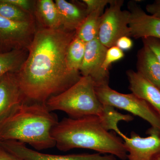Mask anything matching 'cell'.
Returning a JSON list of instances; mask_svg holds the SVG:
<instances>
[{
	"label": "cell",
	"mask_w": 160,
	"mask_h": 160,
	"mask_svg": "<svg viewBox=\"0 0 160 160\" xmlns=\"http://www.w3.org/2000/svg\"><path fill=\"white\" fill-rule=\"evenodd\" d=\"M76 31L62 28L38 27L28 56L16 72L27 102L46 104L52 97L66 91L82 76L69 71L66 57Z\"/></svg>",
	"instance_id": "1"
},
{
	"label": "cell",
	"mask_w": 160,
	"mask_h": 160,
	"mask_svg": "<svg viewBox=\"0 0 160 160\" xmlns=\"http://www.w3.org/2000/svg\"><path fill=\"white\" fill-rule=\"evenodd\" d=\"M51 135L61 151L82 148L112 155L121 160L127 159L122 140L108 131L98 116L65 118L52 129Z\"/></svg>",
	"instance_id": "2"
},
{
	"label": "cell",
	"mask_w": 160,
	"mask_h": 160,
	"mask_svg": "<svg viewBox=\"0 0 160 160\" xmlns=\"http://www.w3.org/2000/svg\"><path fill=\"white\" fill-rule=\"evenodd\" d=\"M58 122L46 104L23 103L0 122V142L16 141L38 150L50 149L56 146L51 131Z\"/></svg>",
	"instance_id": "3"
},
{
	"label": "cell",
	"mask_w": 160,
	"mask_h": 160,
	"mask_svg": "<svg viewBox=\"0 0 160 160\" xmlns=\"http://www.w3.org/2000/svg\"><path fill=\"white\" fill-rule=\"evenodd\" d=\"M95 84L89 76H82L75 84L60 94L50 98L46 103L49 111L64 112L72 118L95 116L102 118L106 105L98 98Z\"/></svg>",
	"instance_id": "4"
},
{
	"label": "cell",
	"mask_w": 160,
	"mask_h": 160,
	"mask_svg": "<svg viewBox=\"0 0 160 160\" xmlns=\"http://www.w3.org/2000/svg\"><path fill=\"white\" fill-rule=\"evenodd\" d=\"M98 98L104 105L126 110L147 121L151 127L160 130V116L145 100L134 93L124 94L111 89L109 85L95 86Z\"/></svg>",
	"instance_id": "5"
},
{
	"label": "cell",
	"mask_w": 160,
	"mask_h": 160,
	"mask_svg": "<svg viewBox=\"0 0 160 160\" xmlns=\"http://www.w3.org/2000/svg\"><path fill=\"white\" fill-rule=\"evenodd\" d=\"M122 0H112L101 17L98 38L103 45L109 48L115 46L119 38L130 37V12L122 10Z\"/></svg>",
	"instance_id": "6"
},
{
	"label": "cell",
	"mask_w": 160,
	"mask_h": 160,
	"mask_svg": "<svg viewBox=\"0 0 160 160\" xmlns=\"http://www.w3.org/2000/svg\"><path fill=\"white\" fill-rule=\"evenodd\" d=\"M37 29L36 21L22 22L0 16V53L28 50Z\"/></svg>",
	"instance_id": "7"
},
{
	"label": "cell",
	"mask_w": 160,
	"mask_h": 160,
	"mask_svg": "<svg viewBox=\"0 0 160 160\" xmlns=\"http://www.w3.org/2000/svg\"><path fill=\"white\" fill-rule=\"evenodd\" d=\"M147 137H142L132 132L130 137L121 132L119 134L122 139L129 160H152L160 152V130L151 127L147 130Z\"/></svg>",
	"instance_id": "8"
},
{
	"label": "cell",
	"mask_w": 160,
	"mask_h": 160,
	"mask_svg": "<svg viewBox=\"0 0 160 160\" xmlns=\"http://www.w3.org/2000/svg\"><path fill=\"white\" fill-rule=\"evenodd\" d=\"M108 48L98 39L86 43L85 55L80 69L82 76H89L96 86L109 85V72L103 69V62Z\"/></svg>",
	"instance_id": "9"
},
{
	"label": "cell",
	"mask_w": 160,
	"mask_h": 160,
	"mask_svg": "<svg viewBox=\"0 0 160 160\" xmlns=\"http://www.w3.org/2000/svg\"><path fill=\"white\" fill-rule=\"evenodd\" d=\"M0 147L22 160H116L112 155H102L99 153L66 155L46 154L29 149L26 144L16 141L1 142Z\"/></svg>",
	"instance_id": "10"
},
{
	"label": "cell",
	"mask_w": 160,
	"mask_h": 160,
	"mask_svg": "<svg viewBox=\"0 0 160 160\" xmlns=\"http://www.w3.org/2000/svg\"><path fill=\"white\" fill-rule=\"evenodd\" d=\"M128 7L131 37L160 39V18L147 14L135 2H129Z\"/></svg>",
	"instance_id": "11"
},
{
	"label": "cell",
	"mask_w": 160,
	"mask_h": 160,
	"mask_svg": "<svg viewBox=\"0 0 160 160\" xmlns=\"http://www.w3.org/2000/svg\"><path fill=\"white\" fill-rule=\"evenodd\" d=\"M26 102L15 72H7L0 78V122Z\"/></svg>",
	"instance_id": "12"
},
{
	"label": "cell",
	"mask_w": 160,
	"mask_h": 160,
	"mask_svg": "<svg viewBox=\"0 0 160 160\" xmlns=\"http://www.w3.org/2000/svg\"><path fill=\"white\" fill-rule=\"evenodd\" d=\"M126 74L132 92L149 103L160 116V89L137 71L129 70Z\"/></svg>",
	"instance_id": "13"
},
{
	"label": "cell",
	"mask_w": 160,
	"mask_h": 160,
	"mask_svg": "<svg viewBox=\"0 0 160 160\" xmlns=\"http://www.w3.org/2000/svg\"><path fill=\"white\" fill-rule=\"evenodd\" d=\"M61 18L62 27L66 30L76 31L87 17L86 6H81L66 0H55Z\"/></svg>",
	"instance_id": "14"
},
{
	"label": "cell",
	"mask_w": 160,
	"mask_h": 160,
	"mask_svg": "<svg viewBox=\"0 0 160 160\" xmlns=\"http://www.w3.org/2000/svg\"><path fill=\"white\" fill-rule=\"evenodd\" d=\"M137 68V72L160 89V64L146 45L138 52Z\"/></svg>",
	"instance_id": "15"
},
{
	"label": "cell",
	"mask_w": 160,
	"mask_h": 160,
	"mask_svg": "<svg viewBox=\"0 0 160 160\" xmlns=\"http://www.w3.org/2000/svg\"><path fill=\"white\" fill-rule=\"evenodd\" d=\"M33 15L40 27L49 29L62 28L58 10L52 0L36 1Z\"/></svg>",
	"instance_id": "16"
},
{
	"label": "cell",
	"mask_w": 160,
	"mask_h": 160,
	"mask_svg": "<svg viewBox=\"0 0 160 160\" xmlns=\"http://www.w3.org/2000/svg\"><path fill=\"white\" fill-rule=\"evenodd\" d=\"M104 9H100L87 15L76 31V36L87 43L98 38L101 17Z\"/></svg>",
	"instance_id": "17"
},
{
	"label": "cell",
	"mask_w": 160,
	"mask_h": 160,
	"mask_svg": "<svg viewBox=\"0 0 160 160\" xmlns=\"http://www.w3.org/2000/svg\"><path fill=\"white\" fill-rule=\"evenodd\" d=\"M28 54V50H16L0 53V78L7 72L18 71Z\"/></svg>",
	"instance_id": "18"
},
{
	"label": "cell",
	"mask_w": 160,
	"mask_h": 160,
	"mask_svg": "<svg viewBox=\"0 0 160 160\" xmlns=\"http://www.w3.org/2000/svg\"><path fill=\"white\" fill-rule=\"evenodd\" d=\"M86 46V43L76 36L70 43L66 57V65L69 71L80 73V69L85 55Z\"/></svg>",
	"instance_id": "19"
},
{
	"label": "cell",
	"mask_w": 160,
	"mask_h": 160,
	"mask_svg": "<svg viewBox=\"0 0 160 160\" xmlns=\"http://www.w3.org/2000/svg\"><path fill=\"white\" fill-rule=\"evenodd\" d=\"M0 16L22 22L36 21L33 14L26 12L5 0H0Z\"/></svg>",
	"instance_id": "20"
},
{
	"label": "cell",
	"mask_w": 160,
	"mask_h": 160,
	"mask_svg": "<svg viewBox=\"0 0 160 160\" xmlns=\"http://www.w3.org/2000/svg\"><path fill=\"white\" fill-rule=\"evenodd\" d=\"M124 56L125 54L123 51L116 46H112L108 48L103 62V69L106 71H109V66L111 64L122 59Z\"/></svg>",
	"instance_id": "21"
},
{
	"label": "cell",
	"mask_w": 160,
	"mask_h": 160,
	"mask_svg": "<svg viewBox=\"0 0 160 160\" xmlns=\"http://www.w3.org/2000/svg\"><path fill=\"white\" fill-rule=\"evenodd\" d=\"M112 0H83L82 3L86 6L88 14L100 9H105V7L110 4Z\"/></svg>",
	"instance_id": "22"
},
{
	"label": "cell",
	"mask_w": 160,
	"mask_h": 160,
	"mask_svg": "<svg viewBox=\"0 0 160 160\" xmlns=\"http://www.w3.org/2000/svg\"><path fill=\"white\" fill-rule=\"evenodd\" d=\"M143 45L149 47L160 64V39L146 38L142 39Z\"/></svg>",
	"instance_id": "23"
},
{
	"label": "cell",
	"mask_w": 160,
	"mask_h": 160,
	"mask_svg": "<svg viewBox=\"0 0 160 160\" xmlns=\"http://www.w3.org/2000/svg\"><path fill=\"white\" fill-rule=\"evenodd\" d=\"M19 9L33 14L36 1L30 0H5Z\"/></svg>",
	"instance_id": "24"
},
{
	"label": "cell",
	"mask_w": 160,
	"mask_h": 160,
	"mask_svg": "<svg viewBox=\"0 0 160 160\" xmlns=\"http://www.w3.org/2000/svg\"><path fill=\"white\" fill-rule=\"evenodd\" d=\"M121 50H128L131 49L133 46V42L130 37L123 36L119 38L116 43V45Z\"/></svg>",
	"instance_id": "25"
},
{
	"label": "cell",
	"mask_w": 160,
	"mask_h": 160,
	"mask_svg": "<svg viewBox=\"0 0 160 160\" xmlns=\"http://www.w3.org/2000/svg\"><path fill=\"white\" fill-rule=\"evenodd\" d=\"M146 10L150 15L160 18V0L146 5Z\"/></svg>",
	"instance_id": "26"
},
{
	"label": "cell",
	"mask_w": 160,
	"mask_h": 160,
	"mask_svg": "<svg viewBox=\"0 0 160 160\" xmlns=\"http://www.w3.org/2000/svg\"><path fill=\"white\" fill-rule=\"evenodd\" d=\"M0 160H22L0 147Z\"/></svg>",
	"instance_id": "27"
},
{
	"label": "cell",
	"mask_w": 160,
	"mask_h": 160,
	"mask_svg": "<svg viewBox=\"0 0 160 160\" xmlns=\"http://www.w3.org/2000/svg\"><path fill=\"white\" fill-rule=\"evenodd\" d=\"M152 160H160V152L155 156Z\"/></svg>",
	"instance_id": "28"
}]
</instances>
